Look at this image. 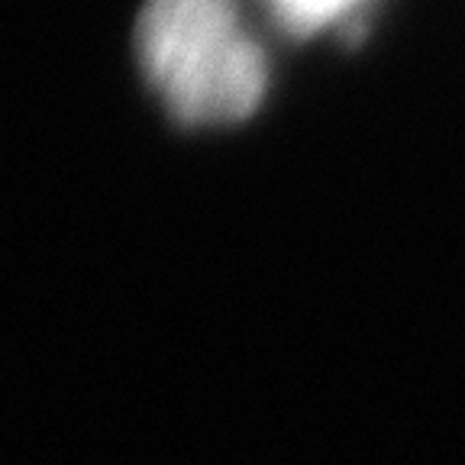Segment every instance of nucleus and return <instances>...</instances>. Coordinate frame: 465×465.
<instances>
[{
	"label": "nucleus",
	"instance_id": "nucleus-1",
	"mask_svg": "<svg viewBox=\"0 0 465 465\" xmlns=\"http://www.w3.org/2000/svg\"><path fill=\"white\" fill-rule=\"evenodd\" d=\"M136 58L168 114L188 126L246 120L269 81L236 0H145Z\"/></svg>",
	"mask_w": 465,
	"mask_h": 465
},
{
	"label": "nucleus",
	"instance_id": "nucleus-2",
	"mask_svg": "<svg viewBox=\"0 0 465 465\" xmlns=\"http://www.w3.org/2000/svg\"><path fill=\"white\" fill-rule=\"evenodd\" d=\"M265 4L278 26L298 33V36H311L317 29L342 20L352 7H359V0H265Z\"/></svg>",
	"mask_w": 465,
	"mask_h": 465
}]
</instances>
